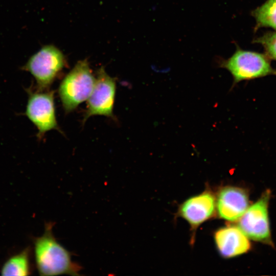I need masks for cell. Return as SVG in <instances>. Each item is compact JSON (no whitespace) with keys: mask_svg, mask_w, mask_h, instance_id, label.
<instances>
[{"mask_svg":"<svg viewBox=\"0 0 276 276\" xmlns=\"http://www.w3.org/2000/svg\"><path fill=\"white\" fill-rule=\"evenodd\" d=\"M54 224L52 222L46 223L43 234L34 239L38 272L42 276L63 274L79 275L82 266L73 261V254L58 242L53 232Z\"/></svg>","mask_w":276,"mask_h":276,"instance_id":"obj_1","label":"cell"},{"mask_svg":"<svg viewBox=\"0 0 276 276\" xmlns=\"http://www.w3.org/2000/svg\"><path fill=\"white\" fill-rule=\"evenodd\" d=\"M270 60L266 54L244 50L238 46L230 57L219 59L218 64L230 73L234 86L243 81L276 76V70L271 66Z\"/></svg>","mask_w":276,"mask_h":276,"instance_id":"obj_2","label":"cell"},{"mask_svg":"<svg viewBox=\"0 0 276 276\" xmlns=\"http://www.w3.org/2000/svg\"><path fill=\"white\" fill-rule=\"evenodd\" d=\"M95 81L87 60L78 61L59 87V95L65 112L72 111L88 99Z\"/></svg>","mask_w":276,"mask_h":276,"instance_id":"obj_3","label":"cell"},{"mask_svg":"<svg viewBox=\"0 0 276 276\" xmlns=\"http://www.w3.org/2000/svg\"><path fill=\"white\" fill-rule=\"evenodd\" d=\"M65 63L62 53L53 45H47L33 55L22 69L34 78L36 90L45 91L49 90Z\"/></svg>","mask_w":276,"mask_h":276,"instance_id":"obj_4","label":"cell"},{"mask_svg":"<svg viewBox=\"0 0 276 276\" xmlns=\"http://www.w3.org/2000/svg\"><path fill=\"white\" fill-rule=\"evenodd\" d=\"M28 93L25 114L38 129L37 137L41 140L47 132L53 129L62 132L56 118L54 91L28 89Z\"/></svg>","mask_w":276,"mask_h":276,"instance_id":"obj_5","label":"cell"},{"mask_svg":"<svg viewBox=\"0 0 276 276\" xmlns=\"http://www.w3.org/2000/svg\"><path fill=\"white\" fill-rule=\"evenodd\" d=\"M270 195V190L265 191L238 220V227L249 239L269 245L272 244L268 211Z\"/></svg>","mask_w":276,"mask_h":276,"instance_id":"obj_6","label":"cell"},{"mask_svg":"<svg viewBox=\"0 0 276 276\" xmlns=\"http://www.w3.org/2000/svg\"><path fill=\"white\" fill-rule=\"evenodd\" d=\"M116 89L115 79L107 74L103 67H101L97 72L93 90L87 99L83 122L96 115L114 119L113 108Z\"/></svg>","mask_w":276,"mask_h":276,"instance_id":"obj_7","label":"cell"},{"mask_svg":"<svg viewBox=\"0 0 276 276\" xmlns=\"http://www.w3.org/2000/svg\"><path fill=\"white\" fill-rule=\"evenodd\" d=\"M249 197L246 190L234 186L222 188L216 199L218 215L229 221L239 220L249 206Z\"/></svg>","mask_w":276,"mask_h":276,"instance_id":"obj_8","label":"cell"},{"mask_svg":"<svg viewBox=\"0 0 276 276\" xmlns=\"http://www.w3.org/2000/svg\"><path fill=\"white\" fill-rule=\"evenodd\" d=\"M216 210V199L209 191L189 198L182 203L178 214L193 229L211 218Z\"/></svg>","mask_w":276,"mask_h":276,"instance_id":"obj_9","label":"cell"},{"mask_svg":"<svg viewBox=\"0 0 276 276\" xmlns=\"http://www.w3.org/2000/svg\"><path fill=\"white\" fill-rule=\"evenodd\" d=\"M214 240L219 252L225 258L245 254L250 248L249 238L238 226L219 228L214 234Z\"/></svg>","mask_w":276,"mask_h":276,"instance_id":"obj_10","label":"cell"},{"mask_svg":"<svg viewBox=\"0 0 276 276\" xmlns=\"http://www.w3.org/2000/svg\"><path fill=\"white\" fill-rule=\"evenodd\" d=\"M30 250L28 248L10 258L1 270L3 275L25 276L30 274Z\"/></svg>","mask_w":276,"mask_h":276,"instance_id":"obj_11","label":"cell"},{"mask_svg":"<svg viewBox=\"0 0 276 276\" xmlns=\"http://www.w3.org/2000/svg\"><path fill=\"white\" fill-rule=\"evenodd\" d=\"M256 19L255 31L261 27H270L276 30V0H267L251 12Z\"/></svg>","mask_w":276,"mask_h":276,"instance_id":"obj_12","label":"cell"},{"mask_svg":"<svg viewBox=\"0 0 276 276\" xmlns=\"http://www.w3.org/2000/svg\"><path fill=\"white\" fill-rule=\"evenodd\" d=\"M254 42L261 44L269 58L276 60V32H267L254 39Z\"/></svg>","mask_w":276,"mask_h":276,"instance_id":"obj_13","label":"cell"}]
</instances>
